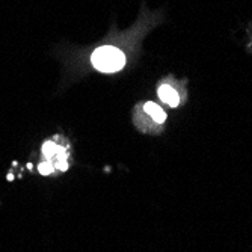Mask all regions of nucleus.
Returning a JSON list of instances; mask_svg holds the SVG:
<instances>
[{
  "label": "nucleus",
  "instance_id": "nucleus-1",
  "mask_svg": "<svg viewBox=\"0 0 252 252\" xmlns=\"http://www.w3.org/2000/svg\"><path fill=\"white\" fill-rule=\"evenodd\" d=\"M93 65L101 73H117L126 65V56L121 50L110 45H103L93 53Z\"/></svg>",
  "mask_w": 252,
  "mask_h": 252
},
{
  "label": "nucleus",
  "instance_id": "nucleus-2",
  "mask_svg": "<svg viewBox=\"0 0 252 252\" xmlns=\"http://www.w3.org/2000/svg\"><path fill=\"white\" fill-rule=\"evenodd\" d=\"M158 97L163 103H166L172 107L178 106V103H180V97L177 94V91L174 88H171L169 85H163L158 88Z\"/></svg>",
  "mask_w": 252,
  "mask_h": 252
},
{
  "label": "nucleus",
  "instance_id": "nucleus-3",
  "mask_svg": "<svg viewBox=\"0 0 252 252\" xmlns=\"http://www.w3.org/2000/svg\"><path fill=\"white\" fill-rule=\"evenodd\" d=\"M145 112L148 113V115H151V118L158 124L165 123V120H166V113L160 109L156 103H147L145 104Z\"/></svg>",
  "mask_w": 252,
  "mask_h": 252
}]
</instances>
